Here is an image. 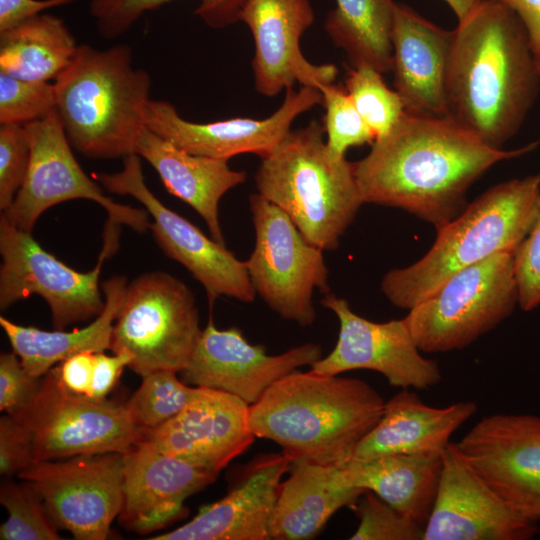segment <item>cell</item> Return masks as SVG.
Returning a JSON list of instances; mask_svg holds the SVG:
<instances>
[{"label":"cell","instance_id":"6da1fadb","mask_svg":"<svg viewBox=\"0 0 540 540\" xmlns=\"http://www.w3.org/2000/svg\"><path fill=\"white\" fill-rule=\"evenodd\" d=\"M536 145L495 148L448 117L405 111L352 164L364 203L403 209L439 230L463 211L469 188L486 171Z\"/></svg>","mask_w":540,"mask_h":540},{"label":"cell","instance_id":"7a4b0ae2","mask_svg":"<svg viewBox=\"0 0 540 540\" xmlns=\"http://www.w3.org/2000/svg\"><path fill=\"white\" fill-rule=\"evenodd\" d=\"M539 89L540 75L518 17L500 0H482L453 30L447 117L502 148L521 128Z\"/></svg>","mask_w":540,"mask_h":540},{"label":"cell","instance_id":"3957f363","mask_svg":"<svg viewBox=\"0 0 540 540\" xmlns=\"http://www.w3.org/2000/svg\"><path fill=\"white\" fill-rule=\"evenodd\" d=\"M384 405L363 380L295 370L249 406V424L255 437L278 444L292 463L338 468L352 459Z\"/></svg>","mask_w":540,"mask_h":540},{"label":"cell","instance_id":"277c9868","mask_svg":"<svg viewBox=\"0 0 540 540\" xmlns=\"http://www.w3.org/2000/svg\"><path fill=\"white\" fill-rule=\"evenodd\" d=\"M53 84L56 110L72 148L90 159L135 153L147 128L151 78L133 67L129 46L79 45Z\"/></svg>","mask_w":540,"mask_h":540},{"label":"cell","instance_id":"5b68a950","mask_svg":"<svg viewBox=\"0 0 540 540\" xmlns=\"http://www.w3.org/2000/svg\"><path fill=\"white\" fill-rule=\"evenodd\" d=\"M540 206V174L501 182L437 230L415 263L388 271L381 290L395 306L411 309L456 272L500 252H515Z\"/></svg>","mask_w":540,"mask_h":540},{"label":"cell","instance_id":"8992f818","mask_svg":"<svg viewBox=\"0 0 540 540\" xmlns=\"http://www.w3.org/2000/svg\"><path fill=\"white\" fill-rule=\"evenodd\" d=\"M324 128L313 120L291 130L255 175L258 194L282 209L302 236L333 250L364 203L353 164L330 152Z\"/></svg>","mask_w":540,"mask_h":540},{"label":"cell","instance_id":"52a82bcc","mask_svg":"<svg viewBox=\"0 0 540 540\" xmlns=\"http://www.w3.org/2000/svg\"><path fill=\"white\" fill-rule=\"evenodd\" d=\"M516 305L514 252H500L450 276L404 319L421 351L445 353L472 344Z\"/></svg>","mask_w":540,"mask_h":540},{"label":"cell","instance_id":"ba28073f","mask_svg":"<svg viewBox=\"0 0 540 540\" xmlns=\"http://www.w3.org/2000/svg\"><path fill=\"white\" fill-rule=\"evenodd\" d=\"M201 332L191 290L168 273L151 271L127 285L109 350L129 353V368L141 377L160 370L181 372Z\"/></svg>","mask_w":540,"mask_h":540},{"label":"cell","instance_id":"9c48e42d","mask_svg":"<svg viewBox=\"0 0 540 540\" xmlns=\"http://www.w3.org/2000/svg\"><path fill=\"white\" fill-rule=\"evenodd\" d=\"M104 246L95 267L78 272L44 250L31 232L0 216V309L31 295L41 296L51 311L56 330L100 315L105 297L99 284L103 261L117 246V226L107 223Z\"/></svg>","mask_w":540,"mask_h":540},{"label":"cell","instance_id":"30bf717a","mask_svg":"<svg viewBox=\"0 0 540 540\" xmlns=\"http://www.w3.org/2000/svg\"><path fill=\"white\" fill-rule=\"evenodd\" d=\"M28 429L35 462L77 455L125 453L143 439L125 404L67 390L51 368L16 415Z\"/></svg>","mask_w":540,"mask_h":540},{"label":"cell","instance_id":"8fae6325","mask_svg":"<svg viewBox=\"0 0 540 540\" xmlns=\"http://www.w3.org/2000/svg\"><path fill=\"white\" fill-rule=\"evenodd\" d=\"M255 246L245 261L252 286L283 319L302 327L316 318L314 289L329 292L322 249L310 244L289 216L260 194L250 196Z\"/></svg>","mask_w":540,"mask_h":540},{"label":"cell","instance_id":"7c38bea8","mask_svg":"<svg viewBox=\"0 0 540 540\" xmlns=\"http://www.w3.org/2000/svg\"><path fill=\"white\" fill-rule=\"evenodd\" d=\"M93 177L108 192L130 195L145 207L153 220L149 229L156 243L165 255L183 265L200 282L210 306L220 296L245 303L254 301L256 292L245 261L166 207L145 184L138 154L123 158L122 170L95 173Z\"/></svg>","mask_w":540,"mask_h":540},{"label":"cell","instance_id":"4fadbf2b","mask_svg":"<svg viewBox=\"0 0 540 540\" xmlns=\"http://www.w3.org/2000/svg\"><path fill=\"white\" fill-rule=\"evenodd\" d=\"M24 126L30 142V162L23 185L1 214L10 224L31 232L41 214L50 207L87 199L102 206L112 223L124 224L137 232L149 228L146 209L113 201L86 175L72 152L56 109Z\"/></svg>","mask_w":540,"mask_h":540},{"label":"cell","instance_id":"5bb4252c","mask_svg":"<svg viewBox=\"0 0 540 540\" xmlns=\"http://www.w3.org/2000/svg\"><path fill=\"white\" fill-rule=\"evenodd\" d=\"M42 499L58 529L79 540H104L123 505V453L35 462L18 475Z\"/></svg>","mask_w":540,"mask_h":540},{"label":"cell","instance_id":"9a60e30c","mask_svg":"<svg viewBox=\"0 0 540 540\" xmlns=\"http://www.w3.org/2000/svg\"><path fill=\"white\" fill-rule=\"evenodd\" d=\"M321 304L339 320L334 349L311 365V370L340 375L351 370H373L391 386L426 389L439 384L442 373L437 362L421 355L405 319L372 322L352 311L348 301L328 292Z\"/></svg>","mask_w":540,"mask_h":540},{"label":"cell","instance_id":"2e32d148","mask_svg":"<svg viewBox=\"0 0 540 540\" xmlns=\"http://www.w3.org/2000/svg\"><path fill=\"white\" fill-rule=\"evenodd\" d=\"M455 445L509 506L531 521H540V416H485Z\"/></svg>","mask_w":540,"mask_h":540},{"label":"cell","instance_id":"e0dca14e","mask_svg":"<svg viewBox=\"0 0 540 540\" xmlns=\"http://www.w3.org/2000/svg\"><path fill=\"white\" fill-rule=\"evenodd\" d=\"M322 103L319 89L302 86L286 91L282 105L264 119L236 117L207 123L182 118L175 106L164 100H150L146 126L189 153L229 160L254 153L269 155L291 131L293 121L302 113Z\"/></svg>","mask_w":540,"mask_h":540},{"label":"cell","instance_id":"ac0fdd59","mask_svg":"<svg viewBox=\"0 0 540 540\" xmlns=\"http://www.w3.org/2000/svg\"><path fill=\"white\" fill-rule=\"evenodd\" d=\"M322 358L319 344L305 343L279 355H268L232 327L219 330L212 319L202 330L186 367V383L232 394L249 406L276 381Z\"/></svg>","mask_w":540,"mask_h":540},{"label":"cell","instance_id":"d6986e66","mask_svg":"<svg viewBox=\"0 0 540 540\" xmlns=\"http://www.w3.org/2000/svg\"><path fill=\"white\" fill-rule=\"evenodd\" d=\"M423 540H529L538 532L473 470L450 442Z\"/></svg>","mask_w":540,"mask_h":540},{"label":"cell","instance_id":"ffe728a7","mask_svg":"<svg viewBox=\"0 0 540 540\" xmlns=\"http://www.w3.org/2000/svg\"><path fill=\"white\" fill-rule=\"evenodd\" d=\"M239 21L252 33L254 85L261 95L276 96L295 83L319 90L334 83L337 67L309 62L300 48L302 35L314 22L309 0H245Z\"/></svg>","mask_w":540,"mask_h":540},{"label":"cell","instance_id":"44dd1931","mask_svg":"<svg viewBox=\"0 0 540 540\" xmlns=\"http://www.w3.org/2000/svg\"><path fill=\"white\" fill-rule=\"evenodd\" d=\"M123 505L119 523L149 534L186 514L184 501L215 481V471L157 449L142 439L123 453Z\"/></svg>","mask_w":540,"mask_h":540},{"label":"cell","instance_id":"7402d4cb","mask_svg":"<svg viewBox=\"0 0 540 540\" xmlns=\"http://www.w3.org/2000/svg\"><path fill=\"white\" fill-rule=\"evenodd\" d=\"M201 388L181 412L143 439L219 473L254 442L249 405L232 394Z\"/></svg>","mask_w":540,"mask_h":540},{"label":"cell","instance_id":"603a6c76","mask_svg":"<svg viewBox=\"0 0 540 540\" xmlns=\"http://www.w3.org/2000/svg\"><path fill=\"white\" fill-rule=\"evenodd\" d=\"M292 462L284 454L257 459L222 499L203 505L189 522L153 540H266L281 479Z\"/></svg>","mask_w":540,"mask_h":540},{"label":"cell","instance_id":"cb8c5ba5","mask_svg":"<svg viewBox=\"0 0 540 540\" xmlns=\"http://www.w3.org/2000/svg\"><path fill=\"white\" fill-rule=\"evenodd\" d=\"M453 30L396 3L392 28V72L405 111L447 117L445 86Z\"/></svg>","mask_w":540,"mask_h":540},{"label":"cell","instance_id":"d4e9b609","mask_svg":"<svg viewBox=\"0 0 540 540\" xmlns=\"http://www.w3.org/2000/svg\"><path fill=\"white\" fill-rule=\"evenodd\" d=\"M477 409L474 401L432 407L424 403L416 392L402 389L385 401L381 418L358 444L352 459L443 452L453 433Z\"/></svg>","mask_w":540,"mask_h":540},{"label":"cell","instance_id":"484cf974","mask_svg":"<svg viewBox=\"0 0 540 540\" xmlns=\"http://www.w3.org/2000/svg\"><path fill=\"white\" fill-rule=\"evenodd\" d=\"M135 153L158 173L167 191L191 206L206 222L211 238L225 245L218 206L223 195L246 181V172L228 166V160L187 152L146 128Z\"/></svg>","mask_w":540,"mask_h":540},{"label":"cell","instance_id":"4316f807","mask_svg":"<svg viewBox=\"0 0 540 540\" xmlns=\"http://www.w3.org/2000/svg\"><path fill=\"white\" fill-rule=\"evenodd\" d=\"M443 452L350 459L334 469L333 479L340 487L373 492L425 528L437 495Z\"/></svg>","mask_w":540,"mask_h":540},{"label":"cell","instance_id":"83f0119b","mask_svg":"<svg viewBox=\"0 0 540 540\" xmlns=\"http://www.w3.org/2000/svg\"><path fill=\"white\" fill-rule=\"evenodd\" d=\"M292 465L289 477L280 485L270 517V539H311L339 509L353 507L365 492L338 486L333 467L307 461Z\"/></svg>","mask_w":540,"mask_h":540},{"label":"cell","instance_id":"f1b7e54d","mask_svg":"<svg viewBox=\"0 0 540 540\" xmlns=\"http://www.w3.org/2000/svg\"><path fill=\"white\" fill-rule=\"evenodd\" d=\"M125 276H113L102 282L105 307L88 326L74 329L45 331L18 325L0 317V326L25 370L41 378L56 363L83 351L103 352L110 348L113 325L122 306L127 288Z\"/></svg>","mask_w":540,"mask_h":540},{"label":"cell","instance_id":"f546056e","mask_svg":"<svg viewBox=\"0 0 540 540\" xmlns=\"http://www.w3.org/2000/svg\"><path fill=\"white\" fill-rule=\"evenodd\" d=\"M78 46L64 21L38 14L0 32V71L33 82L55 80Z\"/></svg>","mask_w":540,"mask_h":540},{"label":"cell","instance_id":"4dcf8cb0","mask_svg":"<svg viewBox=\"0 0 540 540\" xmlns=\"http://www.w3.org/2000/svg\"><path fill=\"white\" fill-rule=\"evenodd\" d=\"M325 31L343 49L352 67L368 65L381 73L392 71L393 0H335Z\"/></svg>","mask_w":540,"mask_h":540},{"label":"cell","instance_id":"1f68e13d","mask_svg":"<svg viewBox=\"0 0 540 540\" xmlns=\"http://www.w3.org/2000/svg\"><path fill=\"white\" fill-rule=\"evenodd\" d=\"M173 0H89V12L101 37L114 39L127 32L146 12ZM245 0H200L194 13L210 28L239 21Z\"/></svg>","mask_w":540,"mask_h":540},{"label":"cell","instance_id":"d6a6232c","mask_svg":"<svg viewBox=\"0 0 540 540\" xmlns=\"http://www.w3.org/2000/svg\"><path fill=\"white\" fill-rule=\"evenodd\" d=\"M176 373L160 370L142 377L141 385L126 403L144 435L172 419L200 394L201 387L187 386Z\"/></svg>","mask_w":540,"mask_h":540},{"label":"cell","instance_id":"836d02e7","mask_svg":"<svg viewBox=\"0 0 540 540\" xmlns=\"http://www.w3.org/2000/svg\"><path fill=\"white\" fill-rule=\"evenodd\" d=\"M382 74L360 65L349 69L345 79V89L376 139L387 134L405 113L401 97L386 85Z\"/></svg>","mask_w":540,"mask_h":540},{"label":"cell","instance_id":"e575fe53","mask_svg":"<svg viewBox=\"0 0 540 540\" xmlns=\"http://www.w3.org/2000/svg\"><path fill=\"white\" fill-rule=\"evenodd\" d=\"M0 503L8 512L0 527L2 540H58V528L46 507L27 483L5 482L0 489Z\"/></svg>","mask_w":540,"mask_h":540},{"label":"cell","instance_id":"d590c367","mask_svg":"<svg viewBox=\"0 0 540 540\" xmlns=\"http://www.w3.org/2000/svg\"><path fill=\"white\" fill-rule=\"evenodd\" d=\"M325 114L323 128L331 153L345 157L350 147L372 144L376 136L367 125L345 87L334 83L320 88Z\"/></svg>","mask_w":540,"mask_h":540},{"label":"cell","instance_id":"8d00e7d4","mask_svg":"<svg viewBox=\"0 0 540 540\" xmlns=\"http://www.w3.org/2000/svg\"><path fill=\"white\" fill-rule=\"evenodd\" d=\"M54 109V84L26 81L0 71V125H26Z\"/></svg>","mask_w":540,"mask_h":540},{"label":"cell","instance_id":"74e56055","mask_svg":"<svg viewBox=\"0 0 540 540\" xmlns=\"http://www.w3.org/2000/svg\"><path fill=\"white\" fill-rule=\"evenodd\" d=\"M359 525L352 540H423L424 528L366 490L352 507Z\"/></svg>","mask_w":540,"mask_h":540},{"label":"cell","instance_id":"f35d334b","mask_svg":"<svg viewBox=\"0 0 540 540\" xmlns=\"http://www.w3.org/2000/svg\"><path fill=\"white\" fill-rule=\"evenodd\" d=\"M30 142L24 125H0V209L5 211L24 183L30 162Z\"/></svg>","mask_w":540,"mask_h":540},{"label":"cell","instance_id":"ab89813d","mask_svg":"<svg viewBox=\"0 0 540 540\" xmlns=\"http://www.w3.org/2000/svg\"><path fill=\"white\" fill-rule=\"evenodd\" d=\"M518 305L524 311L540 307V206L527 236L514 252Z\"/></svg>","mask_w":540,"mask_h":540},{"label":"cell","instance_id":"60d3db41","mask_svg":"<svg viewBox=\"0 0 540 540\" xmlns=\"http://www.w3.org/2000/svg\"><path fill=\"white\" fill-rule=\"evenodd\" d=\"M41 378L33 377L13 351L0 356V410L9 415L20 412L37 393Z\"/></svg>","mask_w":540,"mask_h":540},{"label":"cell","instance_id":"b9f144b4","mask_svg":"<svg viewBox=\"0 0 540 540\" xmlns=\"http://www.w3.org/2000/svg\"><path fill=\"white\" fill-rule=\"evenodd\" d=\"M35 463L31 435L16 417L0 418V473L6 477L19 475Z\"/></svg>","mask_w":540,"mask_h":540},{"label":"cell","instance_id":"7bdbcfd3","mask_svg":"<svg viewBox=\"0 0 540 540\" xmlns=\"http://www.w3.org/2000/svg\"><path fill=\"white\" fill-rule=\"evenodd\" d=\"M95 353L83 351L63 361L55 369L62 385L72 393L90 397L95 365Z\"/></svg>","mask_w":540,"mask_h":540},{"label":"cell","instance_id":"ee69618b","mask_svg":"<svg viewBox=\"0 0 540 540\" xmlns=\"http://www.w3.org/2000/svg\"><path fill=\"white\" fill-rule=\"evenodd\" d=\"M131 361L132 356L127 352L114 353L113 356L106 355L104 351L96 352L90 398L105 400Z\"/></svg>","mask_w":540,"mask_h":540},{"label":"cell","instance_id":"f6af8a7d","mask_svg":"<svg viewBox=\"0 0 540 540\" xmlns=\"http://www.w3.org/2000/svg\"><path fill=\"white\" fill-rule=\"evenodd\" d=\"M76 0H0V32L42 11L69 5Z\"/></svg>","mask_w":540,"mask_h":540},{"label":"cell","instance_id":"bcb514c9","mask_svg":"<svg viewBox=\"0 0 540 540\" xmlns=\"http://www.w3.org/2000/svg\"><path fill=\"white\" fill-rule=\"evenodd\" d=\"M518 17L540 75V0H500Z\"/></svg>","mask_w":540,"mask_h":540},{"label":"cell","instance_id":"7dc6e473","mask_svg":"<svg viewBox=\"0 0 540 540\" xmlns=\"http://www.w3.org/2000/svg\"><path fill=\"white\" fill-rule=\"evenodd\" d=\"M457 17V21L468 16L482 0H444Z\"/></svg>","mask_w":540,"mask_h":540}]
</instances>
